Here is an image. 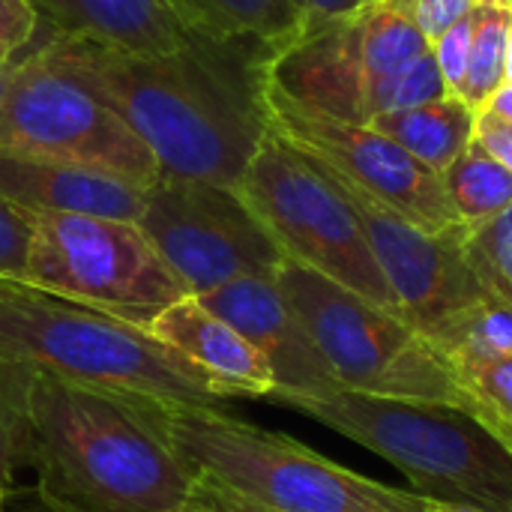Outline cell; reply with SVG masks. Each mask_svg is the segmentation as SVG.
<instances>
[{"label": "cell", "mask_w": 512, "mask_h": 512, "mask_svg": "<svg viewBox=\"0 0 512 512\" xmlns=\"http://www.w3.org/2000/svg\"><path fill=\"white\" fill-rule=\"evenodd\" d=\"M36 48L102 96L165 174L234 189L270 135V51L261 45L189 30L159 54H126L81 36H54Z\"/></svg>", "instance_id": "6da1fadb"}, {"label": "cell", "mask_w": 512, "mask_h": 512, "mask_svg": "<svg viewBox=\"0 0 512 512\" xmlns=\"http://www.w3.org/2000/svg\"><path fill=\"white\" fill-rule=\"evenodd\" d=\"M27 468L48 512H180L195 471L132 396L27 369Z\"/></svg>", "instance_id": "7a4b0ae2"}, {"label": "cell", "mask_w": 512, "mask_h": 512, "mask_svg": "<svg viewBox=\"0 0 512 512\" xmlns=\"http://www.w3.org/2000/svg\"><path fill=\"white\" fill-rule=\"evenodd\" d=\"M153 432L195 471L246 501L276 512H429L435 504L357 474L291 435L261 429L225 408L132 396Z\"/></svg>", "instance_id": "3957f363"}, {"label": "cell", "mask_w": 512, "mask_h": 512, "mask_svg": "<svg viewBox=\"0 0 512 512\" xmlns=\"http://www.w3.org/2000/svg\"><path fill=\"white\" fill-rule=\"evenodd\" d=\"M0 360L123 396L225 405L192 363L144 327L6 279H0Z\"/></svg>", "instance_id": "277c9868"}, {"label": "cell", "mask_w": 512, "mask_h": 512, "mask_svg": "<svg viewBox=\"0 0 512 512\" xmlns=\"http://www.w3.org/2000/svg\"><path fill=\"white\" fill-rule=\"evenodd\" d=\"M282 408L387 459L432 501L512 512V453L456 408L348 390L288 399Z\"/></svg>", "instance_id": "5b68a950"}, {"label": "cell", "mask_w": 512, "mask_h": 512, "mask_svg": "<svg viewBox=\"0 0 512 512\" xmlns=\"http://www.w3.org/2000/svg\"><path fill=\"white\" fill-rule=\"evenodd\" d=\"M273 279L339 390L465 411L456 375L405 318L291 258Z\"/></svg>", "instance_id": "8992f818"}, {"label": "cell", "mask_w": 512, "mask_h": 512, "mask_svg": "<svg viewBox=\"0 0 512 512\" xmlns=\"http://www.w3.org/2000/svg\"><path fill=\"white\" fill-rule=\"evenodd\" d=\"M234 189L285 258L405 318L351 201L321 165L270 132Z\"/></svg>", "instance_id": "52a82bcc"}, {"label": "cell", "mask_w": 512, "mask_h": 512, "mask_svg": "<svg viewBox=\"0 0 512 512\" xmlns=\"http://www.w3.org/2000/svg\"><path fill=\"white\" fill-rule=\"evenodd\" d=\"M33 237L21 285L90 306L135 327L189 297L138 222L30 213Z\"/></svg>", "instance_id": "ba28073f"}, {"label": "cell", "mask_w": 512, "mask_h": 512, "mask_svg": "<svg viewBox=\"0 0 512 512\" xmlns=\"http://www.w3.org/2000/svg\"><path fill=\"white\" fill-rule=\"evenodd\" d=\"M0 150L105 171L141 189L162 174L138 132L39 48L12 66L0 96Z\"/></svg>", "instance_id": "9c48e42d"}, {"label": "cell", "mask_w": 512, "mask_h": 512, "mask_svg": "<svg viewBox=\"0 0 512 512\" xmlns=\"http://www.w3.org/2000/svg\"><path fill=\"white\" fill-rule=\"evenodd\" d=\"M192 297L246 276H276L285 252L231 186L159 174L138 219Z\"/></svg>", "instance_id": "30bf717a"}, {"label": "cell", "mask_w": 512, "mask_h": 512, "mask_svg": "<svg viewBox=\"0 0 512 512\" xmlns=\"http://www.w3.org/2000/svg\"><path fill=\"white\" fill-rule=\"evenodd\" d=\"M267 123L276 138L309 156L336 180L372 195L429 234L462 228L441 174L366 123H348L285 96L267 78Z\"/></svg>", "instance_id": "8fae6325"}, {"label": "cell", "mask_w": 512, "mask_h": 512, "mask_svg": "<svg viewBox=\"0 0 512 512\" xmlns=\"http://www.w3.org/2000/svg\"><path fill=\"white\" fill-rule=\"evenodd\" d=\"M336 183L351 201L366 231V240L378 258V267L390 282L405 321L414 330L429 336L453 315L489 297V291L465 258L462 240L468 225L453 228L447 234H429L414 222L402 219L399 213L387 210L372 195L342 180Z\"/></svg>", "instance_id": "7c38bea8"}, {"label": "cell", "mask_w": 512, "mask_h": 512, "mask_svg": "<svg viewBox=\"0 0 512 512\" xmlns=\"http://www.w3.org/2000/svg\"><path fill=\"white\" fill-rule=\"evenodd\" d=\"M198 300L237 327L264 354L276 378V390L267 402L285 405L288 399L330 396L339 390L273 276H246L201 294Z\"/></svg>", "instance_id": "4fadbf2b"}, {"label": "cell", "mask_w": 512, "mask_h": 512, "mask_svg": "<svg viewBox=\"0 0 512 512\" xmlns=\"http://www.w3.org/2000/svg\"><path fill=\"white\" fill-rule=\"evenodd\" d=\"M147 333L192 363L207 384L228 399L267 402L276 390V378L264 354L222 315L207 309L198 297H183L159 312Z\"/></svg>", "instance_id": "5bb4252c"}, {"label": "cell", "mask_w": 512, "mask_h": 512, "mask_svg": "<svg viewBox=\"0 0 512 512\" xmlns=\"http://www.w3.org/2000/svg\"><path fill=\"white\" fill-rule=\"evenodd\" d=\"M0 195L27 213H81L138 222L147 189L81 165L0 150Z\"/></svg>", "instance_id": "9a60e30c"}, {"label": "cell", "mask_w": 512, "mask_h": 512, "mask_svg": "<svg viewBox=\"0 0 512 512\" xmlns=\"http://www.w3.org/2000/svg\"><path fill=\"white\" fill-rule=\"evenodd\" d=\"M39 12V45L54 36H81L126 54L177 48L189 27L165 0H30Z\"/></svg>", "instance_id": "2e32d148"}, {"label": "cell", "mask_w": 512, "mask_h": 512, "mask_svg": "<svg viewBox=\"0 0 512 512\" xmlns=\"http://www.w3.org/2000/svg\"><path fill=\"white\" fill-rule=\"evenodd\" d=\"M477 117L480 114L462 96L447 93L414 108L378 114L366 126L396 141L405 153H411L435 174H444L453 165V159L474 141Z\"/></svg>", "instance_id": "e0dca14e"}, {"label": "cell", "mask_w": 512, "mask_h": 512, "mask_svg": "<svg viewBox=\"0 0 512 512\" xmlns=\"http://www.w3.org/2000/svg\"><path fill=\"white\" fill-rule=\"evenodd\" d=\"M177 18L213 39L252 42L270 51V60L300 39L294 0H165Z\"/></svg>", "instance_id": "ac0fdd59"}, {"label": "cell", "mask_w": 512, "mask_h": 512, "mask_svg": "<svg viewBox=\"0 0 512 512\" xmlns=\"http://www.w3.org/2000/svg\"><path fill=\"white\" fill-rule=\"evenodd\" d=\"M426 339L459 381L486 363L512 357V309L489 294L486 300L444 321Z\"/></svg>", "instance_id": "d6986e66"}, {"label": "cell", "mask_w": 512, "mask_h": 512, "mask_svg": "<svg viewBox=\"0 0 512 512\" xmlns=\"http://www.w3.org/2000/svg\"><path fill=\"white\" fill-rule=\"evenodd\" d=\"M441 183L468 228L501 216L512 204V174L477 138L453 159Z\"/></svg>", "instance_id": "ffe728a7"}, {"label": "cell", "mask_w": 512, "mask_h": 512, "mask_svg": "<svg viewBox=\"0 0 512 512\" xmlns=\"http://www.w3.org/2000/svg\"><path fill=\"white\" fill-rule=\"evenodd\" d=\"M360 24V57L363 69L375 75H390L432 51L426 33L393 3L381 0L357 15Z\"/></svg>", "instance_id": "44dd1931"}, {"label": "cell", "mask_w": 512, "mask_h": 512, "mask_svg": "<svg viewBox=\"0 0 512 512\" xmlns=\"http://www.w3.org/2000/svg\"><path fill=\"white\" fill-rule=\"evenodd\" d=\"M507 24L510 9L495 3H477V27L468 57V72L462 84V99L480 114L495 90L507 81L504 75V54H507Z\"/></svg>", "instance_id": "7402d4cb"}, {"label": "cell", "mask_w": 512, "mask_h": 512, "mask_svg": "<svg viewBox=\"0 0 512 512\" xmlns=\"http://www.w3.org/2000/svg\"><path fill=\"white\" fill-rule=\"evenodd\" d=\"M465 411L512 453V357L486 363L459 378Z\"/></svg>", "instance_id": "603a6c76"}, {"label": "cell", "mask_w": 512, "mask_h": 512, "mask_svg": "<svg viewBox=\"0 0 512 512\" xmlns=\"http://www.w3.org/2000/svg\"><path fill=\"white\" fill-rule=\"evenodd\" d=\"M462 246L483 288L512 309V204L501 216L465 228Z\"/></svg>", "instance_id": "cb8c5ba5"}, {"label": "cell", "mask_w": 512, "mask_h": 512, "mask_svg": "<svg viewBox=\"0 0 512 512\" xmlns=\"http://www.w3.org/2000/svg\"><path fill=\"white\" fill-rule=\"evenodd\" d=\"M24 390H27V369L0 360V498L3 501H9V495L15 492L18 471L27 468Z\"/></svg>", "instance_id": "d4e9b609"}, {"label": "cell", "mask_w": 512, "mask_h": 512, "mask_svg": "<svg viewBox=\"0 0 512 512\" xmlns=\"http://www.w3.org/2000/svg\"><path fill=\"white\" fill-rule=\"evenodd\" d=\"M42 30L30 0H0V69L15 66L36 45Z\"/></svg>", "instance_id": "484cf974"}, {"label": "cell", "mask_w": 512, "mask_h": 512, "mask_svg": "<svg viewBox=\"0 0 512 512\" xmlns=\"http://www.w3.org/2000/svg\"><path fill=\"white\" fill-rule=\"evenodd\" d=\"M33 237V216L0 195V279L21 282Z\"/></svg>", "instance_id": "4316f807"}, {"label": "cell", "mask_w": 512, "mask_h": 512, "mask_svg": "<svg viewBox=\"0 0 512 512\" xmlns=\"http://www.w3.org/2000/svg\"><path fill=\"white\" fill-rule=\"evenodd\" d=\"M474 27H477V9L462 18L459 24H453L435 45H432V54H435V63H438V72L447 84L450 93H462V84H465V72H468V57H471V42H474Z\"/></svg>", "instance_id": "83f0119b"}, {"label": "cell", "mask_w": 512, "mask_h": 512, "mask_svg": "<svg viewBox=\"0 0 512 512\" xmlns=\"http://www.w3.org/2000/svg\"><path fill=\"white\" fill-rule=\"evenodd\" d=\"M387 3H393L399 12H405L426 33V39L432 45L453 24H459L462 18H468L477 9L474 0H387Z\"/></svg>", "instance_id": "f1b7e54d"}, {"label": "cell", "mask_w": 512, "mask_h": 512, "mask_svg": "<svg viewBox=\"0 0 512 512\" xmlns=\"http://www.w3.org/2000/svg\"><path fill=\"white\" fill-rule=\"evenodd\" d=\"M375 3H381V0H294L297 21H300V39H306V36L336 24V21H345V18H351V15H357Z\"/></svg>", "instance_id": "f546056e"}, {"label": "cell", "mask_w": 512, "mask_h": 512, "mask_svg": "<svg viewBox=\"0 0 512 512\" xmlns=\"http://www.w3.org/2000/svg\"><path fill=\"white\" fill-rule=\"evenodd\" d=\"M180 512H276L270 507H261L255 501H246L204 477H195V489H192V498L189 504Z\"/></svg>", "instance_id": "4dcf8cb0"}, {"label": "cell", "mask_w": 512, "mask_h": 512, "mask_svg": "<svg viewBox=\"0 0 512 512\" xmlns=\"http://www.w3.org/2000/svg\"><path fill=\"white\" fill-rule=\"evenodd\" d=\"M474 138L507 168L512 174V123L492 117V114H480L477 117V132Z\"/></svg>", "instance_id": "1f68e13d"}, {"label": "cell", "mask_w": 512, "mask_h": 512, "mask_svg": "<svg viewBox=\"0 0 512 512\" xmlns=\"http://www.w3.org/2000/svg\"><path fill=\"white\" fill-rule=\"evenodd\" d=\"M480 114H492V117H501V120H510L512 123V84L510 81H504V84L495 90V96L489 99V105H486Z\"/></svg>", "instance_id": "d6a6232c"}, {"label": "cell", "mask_w": 512, "mask_h": 512, "mask_svg": "<svg viewBox=\"0 0 512 512\" xmlns=\"http://www.w3.org/2000/svg\"><path fill=\"white\" fill-rule=\"evenodd\" d=\"M429 512H486L480 507H471V504H453V501H435Z\"/></svg>", "instance_id": "836d02e7"}, {"label": "cell", "mask_w": 512, "mask_h": 512, "mask_svg": "<svg viewBox=\"0 0 512 512\" xmlns=\"http://www.w3.org/2000/svg\"><path fill=\"white\" fill-rule=\"evenodd\" d=\"M504 75L512 84V9H510V24H507V54H504Z\"/></svg>", "instance_id": "e575fe53"}, {"label": "cell", "mask_w": 512, "mask_h": 512, "mask_svg": "<svg viewBox=\"0 0 512 512\" xmlns=\"http://www.w3.org/2000/svg\"><path fill=\"white\" fill-rule=\"evenodd\" d=\"M9 75H12V66H9V69H0V96H3V90H6V84H9Z\"/></svg>", "instance_id": "d590c367"}, {"label": "cell", "mask_w": 512, "mask_h": 512, "mask_svg": "<svg viewBox=\"0 0 512 512\" xmlns=\"http://www.w3.org/2000/svg\"><path fill=\"white\" fill-rule=\"evenodd\" d=\"M474 3H495V6H507V9H512V0H474Z\"/></svg>", "instance_id": "8d00e7d4"}, {"label": "cell", "mask_w": 512, "mask_h": 512, "mask_svg": "<svg viewBox=\"0 0 512 512\" xmlns=\"http://www.w3.org/2000/svg\"><path fill=\"white\" fill-rule=\"evenodd\" d=\"M6 510V501H3V498H0V512Z\"/></svg>", "instance_id": "74e56055"}]
</instances>
